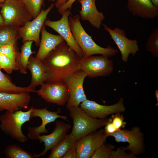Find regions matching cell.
<instances>
[{"mask_svg": "<svg viewBox=\"0 0 158 158\" xmlns=\"http://www.w3.org/2000/svg\"><path fill=\"white\" fill-rule=\"evenodd\" d=\"M6 0H0V3H3Z\"/></svg>", "mask_w": 158, "mask_h": 158, "instance_id": "42", "label": "cell"}, {"mask_svg": "<svg viewBox=\"0 0 158 158\" xmlns=\"http://www.w3.org/2000/svg\"><path fill=\"white\" fill-rule=\"evenodd\" d=\"M146 50L155 57H158V28L152 31L148 37L145 45Z\"/></svg>", "mask_w": 158, "mask_h": 158, "instance_id": "28", "label": "cell"}, {"mask_svg": "<svg viewBox=\"0 0 158 158\" xmlns=\"http://www.w3.org/2000/svg\"><path fill=\"white\" fill-rule=\"evenodd\" d=\"M0 68L11 74L13 71L18 70L16 61L0 53Z\"/></svg>", "mask_w": 158, "mask_h": 158, "instance_id": "30", "label": "cell"}, {"mask_svg": "<svg viewBox=\"0 0 158 158\" xmlns=\"http://www.w3.org/2000/svg\"><path fill=\"white\" fill-rule=\"evenodd\" d=\"M32 107L27 111L21 110L14 112L6 111L0 116V127L7 135L17 141L24 143L28 140L23 133L21 127L29 121Z\"/></svg>", "mask_w": 158, "mask_h": 158, "instance_id": "4", "label": "cell"}, {"mask_svg": "<svg viewBox=\"0 0 158 158\" xmlns=\"http://www.w3.org/2000/svg\"><path fill=\"white\" fill-rule=\"evenodd\" d=\"M32 20L40 13L44 5V0H22Z\"/></svg>", "mask_w": 158, "mask_h": 158, "instance_id": "27", "label": "cell"}, {"mask_svg": "<svg viewBox=\"0 0 158 158\" xmlns=\"http://www.w3.org/2000/svg\"><path fill=\"white\" fill-rule=\"evenodd\" d=\"M59 112L49 111L47 107L43 109H36L32 107L30 114V118L35 117L40 118L42 121L41 124L39 126L29 127L28 128V132L27 137L28 139L35 140L42 133L48 132L46 128V125L48 123L54 122L58 118H61L68 121L67 116L58 114Z\"/></svg>", "mask_w": 158, "mask_h": 158, "instance_id": "15", "label": "cell"}, {"mask_svg": "<svg viewBox=\"0 0 158 158\" xmlns=\"http://www.w3.org/2000/svg\"><path fill=\"white\" fill-rule=\"evenodd\" d=\"M19 27L4 25L0 27V46L7 44L17 45L19 38Z\"/></svg>", "mask_w": 158, "mask_h": 158, "instance_id": "25", "label": "cell"}, {"mask_svg": "<svg viewBox=\"0 0 158 158\" xmlns=\"http://www.w3.org/2000/svg\"><path fill=\"white\" fill-rule=\"evenodd\" d=\"M78 1L81 6L79 12L80 18L88 21L94 27L99 28L105 17L103 13L97 9L95 0H78Z\"/></svg>", "mask_w": 158, "mask_h": 158, "instance_id": "18", "label": "cell"}, {"mask_svg": "<svg viewBox=\"0 0 158 158\" xmlns=\"http://www.w3.org/2000/svg\"><path fill=\"white\" fill-rule=\"evenodd\" d=\"M76 140L71 133L67 134L51 150L49 158H62L75 144Z\"/></svg>", "mask_w": 158, "mask_h": 158, "instance_id": "24", "label": "cell"}, {"mask_svg": "<svg viewBox=\"0 0 158 158\" xmlns=\"http://www.w3.org/2000/svg\"><path fill=\"white\" fill-rule=\"evenodd\" d=\"M40 86L36 93L47 102L63 106L68 101L69 90L64 82L44 83Z\"/></svg>", "mask_w": 158, "mask_h": 158, "instance_id": "8", "label": "cell"}, {"mask_svg": "<svg viewBox=\"0 0 158 158\" xmlns=\"http://www.w3.org/2000/svg\"><path fill=\"white\" fill-rule=\"evenodd\" d=\"M73 120L71 133L76 141L82 137L104 126L108 118L98 119L88 114L79 106L67 108Z\"/></svg>", "mask_w": 158, "mask_h": 158, "instance_id": "3", "label": "cell"}, {"mask_svg": "<svg viewBox=\"0 0 158 158\" xmlns=\"http://www.w3.org/2000/svg\"><path fill=\"white\" fill-rule=\"evenodd\" d=\"M3 3H0V27L4 25V20L1 13V7Z\"/></svg>", "mask_w": 158, "mask_h": 158, "instance_id": "38", "label": "cell"}, {"mask_svg": "<svg viewBox=\"0 0 158 158\" xmlns=\"http://www.w3.org/2000/svg\"><path fill=\"white\" fill-rule=\"evenodd\" d=\"M80 58L65 41L51 51L42 61L46 75L44 83L64 82L80 70Z\"/></svg>", "mask_w": 158, "mask_h": 158, "instance_id": "1", "label": "cell"}, {"mask_svg": "<svg viewBox=\"0 0 158 158\" xmlns=\"http://www.w3.org/2000/svg\"><path fill=\"white\" fill-rule=\"evenodd\" d=\"M110 136L113 137L117 143H128V145L125 147L126 150L136 155L145 152L144 134L139 126H133L130 130L123 128L118 130Z\"/></svg>", "mask_w": 158, "mask_h": 158, "instance_id": "7", "label": "cell"}, {"mask_svg": "<svg viewBox=\"0 0 158 158\" xmlns=\"http://www.w3.org/2000/svg\"><path fill=\"white\" fill-rule=\"evenodd\" d=\"M49 1L53 2H55L57 0H48Z\"/></svg>", "mask_w": 158, "mask_h": 158, "instance_id": "41", "label": "cell"}, {"mask_svg": "<svg viewBox=\"0 0 158 158\" xmlns=\"http://www.w3.org/2000/svg\"><path fill=\"white\" fill-rule=\"evenodd\" d=\"M27 68L31 74V83L29 85L35 90L36 87L44 83L46 79L42 62L31 55L29 58Z\"/></svg>", "mask_w": 158, "mask_h": 158, "instance_id": "21", "label": "cell"}, {"mask_svg": "<svg viewBox=\"0 0 158 158\" xmlns=\"http://www.w3.org/2000/svg\"><path fill=\"white\" fill-rule=\"evenodd\" d=\"M108 58L102 55L84 56L80 60V70L90 78L108 76L114 70L113 61Z\"/></svg>", "mask_w": 158, "mask_h": 158, "instance_id": "6", "label": "cell"}, {"mask_svg": "<svg viewBox=\"0 0 158 158\" xmlns=\"http://www.w3.org/2000/svg\"><path fill=\"white\" fill-rule=\"evenodd\" d=\"M110 118L113 125L117 130L124 128L126 125L123 116L121 113L112 114Z\"/></svg>", "mask_w": 158, "mask_h": 158, "instance_id": "32", "label": "cell"}, {"mask_svg": "<svg viewBox=\"0 0 158 158\" xmlns=\"http://www.w3.org/2000/svg\"><path fill=\"white\" fill-rule=\"evenodd\" d=\"M54 6V4L52 3L46 9H42L36 18L27 22L23 26L19 27V38L22 39L23 43L32 41L35 42L36 46H39L40 34L42 27L48 14Z\"/></svg>", "mask_w": 158, "mask_h": 158, "instance_id": "9", "label": "cell"}, {"mask_svg": "<svg viewBox=\"0 0 158 158\" xmlns=\"http://www.w3.org/2000/svg\"><path fill=\"white\" fill-rule=\"evenodd\" d=\"M87 75L82 70H78L67 77L64 80L69 92V98L67 102V108L79 106L87 99L83 89V84Z\"/></svg>", "mask_w": 158, "mask_h": 158, "instance_id": "11", "label": "cell"}, {"mask_svg": "<svg viewBox=\"0 0 158 158\" xmlns=\"http://www.w3.org/2000/svg\"><path fill=\"white\" fill-rule=\"evenodd\" d=\"M104 126V130L107 137L110 136L111 134L117 130L113 125L110 118H108V120Z\"/></svg>", "mask_w": 158, "mask_h": 158, "instance_id": "34", "label": "cell"}, {"mask_svg": "<svg viewBox=\"0 0 158 158\" xmlns=\"http://www.w3.org/2000/svg\"><path fill=\"white\" fill-rule=\"evenodd\" d=\"M104 129L91 132L77 140L75 142L77 158H90L95 150L105 143L107 138Z\"/></svg>", "mask_w": 158, "mask_h": 158, "instance_id": "13", "label": "cell"}, {"mask_svg": "<svg viewBox=\"0 0 158 158\" xmlns=\"http://www.w3.org/2000/svg\"><path fill=\"white\" fill-rule=\"evenodd\" d=\"M68 0H57L55 2L54 6L58 8L66 2Z\"/></svg>", "mask_w": 158, "mask_h": 158, "instance_id": "37", "label": "cell"}, {"mask_svg": "<svg viewBox=\"0 0 158 158\" xmlns=\"http://www.w3.org/2000/svg\"><path fill=\"white\" fill-rule=\"evenodd\" d=\"M76 0H68L64 4L57 8V11L61 15L66 10H71L72 5Z\"/></svg>", "mask_w": 158, "mask_h": 158, "instance_id": "35", "label": "cell"}, {"mask_svg": "<svg viewBox=\"0 0 158 158\" xmlns=\"http://www.w3.org/2000/svg\"><path fill=\"white\" fill-rule=\"evenodd\" d=\"M153 4L156 7H158V0H151Z\"/></svg>", "mask_w": 158, "mask_h": 158, "instance_id": "40", "label": "cell"}, {"mask_svg": "<svg viewBox=\"0 0 158 158\" xmlns=\"http://www.w3.org/2000/svg\"><path fill=\"white\" fill-rule=\"evenodd\" d=\"M115 147L110 143H104L95 150L90 158H110Z\"/></svg>", "mask_w": 158, "mask_h": 158, "instance_id": "29", "label": "cell"}, {"mask_svg": "<svg viewBox=\"0 0 158 158\" xmlns=\"http://www.w3.org/2000/svg\"><path fill=\"white\" fill-rule=\"evenodd\" d=\"M123 103V99L122 97H120L117 102L111 105L100 104L87 99L81 103L80 105L81 109L92 116L104 119L107 118V116L109 115L124 112L126 108Z\"/></svg>", "mask_w": 158, "mask_h": 158, "instance_id": "14", "label": "cell"}, {"mask_svg": "<svg viewBox=\"0 0 158 158\" xmlns=\"http://www.w3.org/2000/svg\"><path fill=\"white\" fill-rule=\"evenodd\" d=\"M125 147H119L115 150H114L110 158H136V155L130 152L127 153L126 152Z\"/></svg>", "mask_w": 158, "mask_h": 158, "instance_id": "33", "label": "cell"}, {"mask_svg": "<svg viewBox=\"0 0 158 158\" xmlns=\"http://www.w3.org/2000/svg\"><path fill=\"white\" fill-rule=\"evenodd\" d=\"M1 13L5 25L22 27L32 20L22 0H6Z\"/></svg>", "mask_w": 158, "mask_h": 158, "instance_id": "5", "label": "cell"}, {"mask_svg": "<svg viewBox=\"0 0 158 158\" xmlns=\"http://www.w3.org/2000/svg\"><path fill=\"white\" fill-rule=\"evenodd\" d=\"M33 41H27L23 43L21 48V51L18 54L16 60L18 70L22 74L27 73V66L29 58L35 52L32 51L31 48Z\"/></svg>", "mask_w": 158, "mask_h": 158, "instance_id": "23", "label": "cell"}, {"mask_svg": "<svg viewBox=\"0 0 158 158\" xmlns=\"http://www.w3.org/2000/svg\"><path fill=\"white\" fill-rule=\"evenodd\" d=\"M102 24L104 29L109 33L111 38L117 46L123 61L127 62L130 54L134 56L139 50L137 40L130 39L127 38L123 30L117 27L112 29L106 24Z\"/></svg>", "mask_w": 158, "mask_h": 158, "instance_id": "12", "label": "cell"}, {"mask_svg": "<svg viewBox=\"0 0 158 158\" xmlns=\"http://www.w3.org/2000/svg\"><path fill=\"white\" fill-rule=\"evenodd\" d=\"M0 92L18 93L24 92H37L30 85L21 87L16 85L12 82L11 79L3 73L0 68Z\"/></svg>", "mask_w": 158, "mask_h": 158, "instance_id": "22", "label": "cell"}, {"mask_svg": "<svg viewBox=\"0 0 158 158\" xmlns=\"http://www.w3.org/2000/svg\"><path fill=\"white\" fill-rule=\"evenodd\" d=\"M45 27L44 25L42 27L39 48L35 57L42 62L51 51L59 44L65 41L59 35H54L48 32Z\"/></svg>", "mask_w": 158, "mask_h": 158, "instance_id": "20", "label": "cell"}, {"mask_svg": "<svg viewBox=\"0 0 158 158\" xmlns=\"http://www.w3.org/2000/svg\"><path fill=\"white\" fill-rule=\"evenodd\" d=\"M78 14L68 18L69 25L75 39L82 50L84 56L99 54L108 57L115 56L118 51L109 45L104 48L97 45L85 30Z\"/></svg>", "mask_w": 158, "mask_h": 158, "instance_id": "2", "label": "cell"}, {"mask_svg": "<svg viewBox=\"0 0 158 158\" xmlns=\"http://www.w3.org/2000/svg\"><path fill=\"white\" fill-rule=\"evenodd\" d=\"M155 96L157 101V103L155 105V106H157L158 105V90H157L155 91Z\"/></svg>", "mask_w": 158, "mask_h": 158, "instance_id": "39", "label": "cell"}, {"mask_svg": "<svg viewBox=\"0 0 158 158\" xmlns=\"http://www.w3.org/2000/svg\"><path fill=\"white\" fill-rule=\"evenodd\" d=\"M16 45L13 44H7L0 46V53L16 61L19 53L17 49Z\"/></svg>", "mask_w": 158, "mask_h": 158, "instance_id": "31", "label": "cell"}, {"mask_svg": "<svg viewBox=\"0 0 158 158\" xmlns=\"http://www.w3.org/2000/svg\"><path fill=\"white\" fill-rule=\"evenodd\" d=\"M55 126L52 132L47 135H40L38 137L40 143H44V150L40 153L36 154L33 153L35 158H39L44 156L48 151L51 150L67 134L71 128V126L62 121L56 120Z\"/></svg>", "mask_w": 158, "mask_h": 158, "instance_id": "16", "label": "cell"}, {"mask_svg": "<svg viewBox=\"0 0 158 158\" xmlns=\"http://www.w3.org/2000/svg\"><path fill=\"white\" fill-rule=\"evenodd\" d=\"M4 153L8 158H34L33 154L23 149L18 145L11 144L5 148Z\"/></svg>", "mask_w": 158, "mask_h": 158, "instance_id": "26", "label": "cell"}, {"mask_svg": "<svg viewBox=\"0 0 158 158\" xmlns=\"http://www.w3.org/2000/svg\"><path fill=\"white\" fill-rule=\"evenodd\" d=\"M127 8L133 16L153 19L158 16V7L151 0H128Z\"/></svg>", "mask_w": 158, "mask_h": 158, "instance_id": "19", "label": "cell"}, {"mask_svg": "<svg viewBox=\"0 0 158 158\" xmlns=\"http://www.w3.org/2000/svg\"><path fill=\"white\" fill-rule=\"evenodd\" d=\"M72 14L71 10L68 9L63 12L60 19L55 21L46 19L44 25L57 32L68 45L82 58L84 56L83 52L76 42L69 25L68 18Z\"/></svg>", "mask_w": 158, "mask_h": 158, "instance_id": "10", "label": "cell"}, {"mask_svg": "<svg viewBox=\"0 0 158 158\" xmlns=\"http://www.w3.org/2000/svg\"><path fill=\"white\" fill-rule=\"evenodd\" d=\"M77 149L75 143L66 153L62 158H77Z\"/></svg>", "mask_w": 158, "mask_h": 158, "instance_id": "36", "label": "cell"}, {"mask_svg": "<svg viewBox=\"0 0 158 158\" xmlns=\"http://www.w3.org/2000/svg\"><path fill=\"white\" fill-rule=\"evenodd\" d=\"M29 93L0 92V111L6 110L14 112L27 108L31 99Z\"/></svg>", "mask_w": 158, "mask_h": 158, "instance_id": "17", "label": "cell"}]
</instances>
